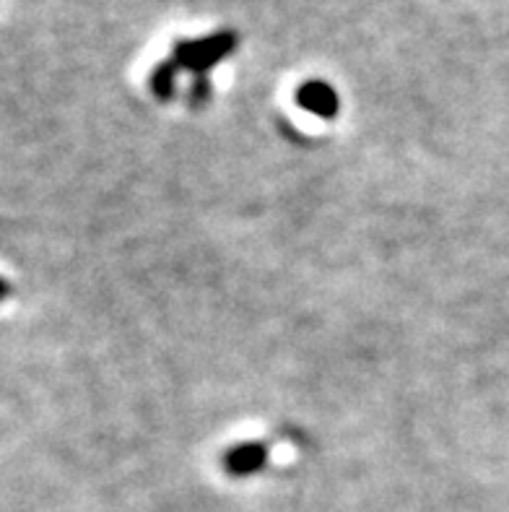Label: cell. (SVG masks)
I'll list each match as a JSON object with an SVG mask.
<instances>
[{"label":"cell","mask_w":509,"mask_h":512,"mask_svg":"<svg viewBox=\"0 0 509 512\" xmlns=\"http://www.w3.org/2000/svg\"><path fill=\"white\" fill-rule=\"evenodd\" d=\"M229 45H232V39L229 37L203 39V42L182 47V60H185L187 65H195V68H206V65H211L213 60H219L221 55L229 50Z\"/></svg>","instance_id":"obj_1"},{"label":"cell","mask_w":509,"mask_h":512,"mask_svg":"<svg viewBox=\"0 0 509 512\" xmlns=\"http://www.w3.org/2000/svg\"><path fill=\"white\" fill-rule=\"evenodd\" d=\"M8 297V284L3 279H0V302H3V299Z\"/></svg>","instance_id":"obj_3"},{"label":"cell","mask_w":509,"mask_h":512,"mask_svg":"<svg viewBox=\"0 0 509 512\" xmlns=\"http://www.w3.org/2000/svg\"><path fill=\"white\" fill-rule=\"evenodd\" d=\"M299 102H302L304 107H310V110L320 112V115H328V112H333V107H336V97H333V91L325 84L304 86L302 94H299Z\"/></svg>","instance_id":"obj_2"}]
</instances>
